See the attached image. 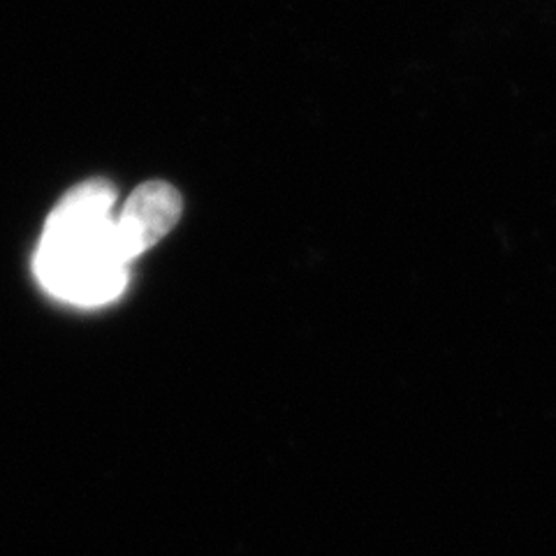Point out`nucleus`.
Wrapping results in <instances>:
<instances>
[{
    "label": "nucleus",
    "mask_w": 556,
    "mask_h": 556,
    "mask_svg": "<svg viewBox=\"0 0 556 556\" xmlns=\"http://www.w3.org/2000/svg\"><path fill=\"white\" fill-rule=\"evenodd\" d=\"M114 204V186L93 179L75 186L49 214L33 271L54 300L93 308L126 292L130 263L118 249Z\"/></svg>",
    "instance_id": "nucleus-1"
},
{
    "label": "nucleus",
    "mask_w": 556,
    "mask_h": 556,
    "mask_svg": "<svg viewBox=\"0 0 556 556\" xmlns=\"http://www.w3.org/2000/svg\"><path fill=\"white\" fill-rule=\"evenodd\" d=\"M181 216V195L169 184L151 181L135 188L116 216L118 249L128 263L153 249Z\"/></svg>",
    "instance_id": "nucleus-2"
}]
</instances>
